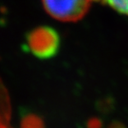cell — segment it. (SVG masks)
I'll list each match as a JSON object with an SVG mask.
<instances>
[{
	"label": "cell",
	"instance_id": "obj_5",
	"mask_svg": "<svg viewBox=\"0 0 128 128\" xmlns=\"http://www.w3.org/2000/svg\"><path fill=\"white\" fill-rule=\"evenodd\" d=\"M101 127V124L98 120L93 119L91 120H89L88 122V128H100Z\"/></svg>",
	"mask_w": 128,
	"mask_h": 128
},
{
	"label": "cell",
	"instance_id": "obj_6",
	"mask_svg": "<svg viewBox=\"0 0 128 128\" xmlns=\"http://www.w3.org/2000/svg\"><path fill=\"white\" fill-rule=\"evenodd\" d=\"M109 128H125L124 125H122L120 124H118V122H116V124H113L112 125H110Z\"/></svg>",
	"mask_w": 128,
	"mask_h": 128
},
{
	"label": "cell",
	"instance_id": "obj_4",
	"mask_svg": "<svg viewBox=\"0 0 128 128\" xmlns=\"http://www.w3.org/2000/svg\"><path fill=\"white\" fill-rule=\"evenodd\" d=\"M22 128H44V124L37 116L28 115L22 120Z\"/></svg>",
	"mask_w": 128,
	"mask_h": 128
},
{
	"label": "cell",
	"instance_id": "obj_3",
	"mask_svg": "<svg viewBox=\"0 0 128 128\" xmlns=\"http://www.w3.org/2000/svg\"><path fill=\"white\" fill-rule=\"evenodd\" d=\"M104 4H107L118 12L128 16V0H104Z\"/></svg>",
	"mask_w": 128,
	"mask_h": 128
},
{
	"label": "cell",
	"instance_id": "obj_1",
	"mask_svg": "<svg viewBox=\"0 0 128 128\" xmlns=\"http://www.w3.org/2000/svg\"><path fill=\"white\" fill-rule=\"evenodd\" d=\"M61 44L59 33L50 26H40L28 32V50L38 59H50L58 53Z\"/></svg>",
	"mask_w": 128,
	"mask_h": 128
},
{
	"label": "cell",
	"instance_id": "obj_2",
	"mask_svg": "<svg viewBox=\"0 0 128 128\" xmlns=\"http://www.w3.org/2000/svg\"><path fill=\"white\" fill-rule=\"evenodd\" d=\"M91 0H42L51 17L62 22H77L88 12Z\"/></svg>",
	"mask_w": 128,
	"mask_h": 128
}]
</instances>
